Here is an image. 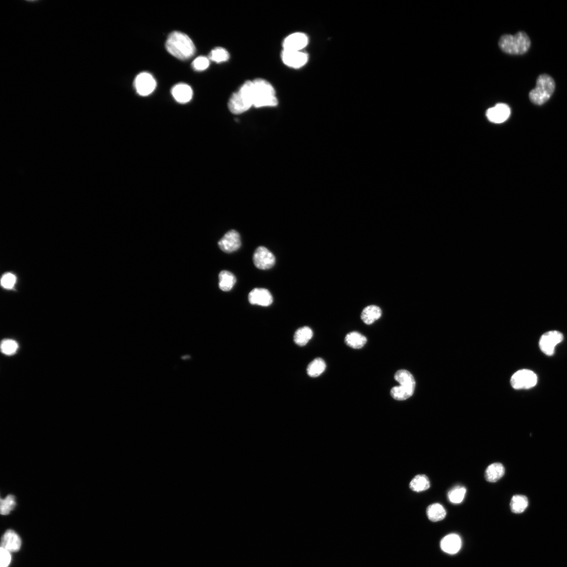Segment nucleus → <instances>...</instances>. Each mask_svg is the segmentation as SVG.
<instances>
[{"label": "nucleus", "instance_id": "72a5a7b5", "mask_svg": "<svg viewBox=\"0 0 567 567\" xmlns=\"http://www.w3.org/2000/svg\"><path fill=\"white\" fill-rule=\"evenodd\" d=\"M17 281L16 276L11 273L5 274L1 280L2 286L6 289H12L14 287Z\"/></svg>", "mask_w": 567, "mask_h": 567}, {"label": "nucleus", "instance_id": "a211bd4d", "mask_svg": "<svg viewBox=\"0 0 567 567\" xmlns=\"http://www.w3.org/2000/svg\"><path fill=\"white\" fill-rule=\"evenodd\" d=\"M505 469L500 463H494L489 465L485 471L486 480L489 483H495L504 476Z\"/></svg>", "mask_w": 567, "mask_h": 567}, {"label": "nucleus", "instance_id": "bb28decb", "mask_svg": "<svg viewBox=\"0 0 567 567\" xmlns=\"http://www.w3.org/2000/svg\"><path fill=\"white\" fill-rule=\"evenodd\" d=\"M313 336L312 330L308 327H303L296 331L294 342L299 346H304L310 341Z\"/></svg>", "mask_w": 567, "mask_h": 567}, {"label": "nucleus", "instance_id": "9d476101", "mask_svg": "<svg viewBox=\"0 0 567 567\" xmlns=\"http://www.w3.org/2000/svg\"><path fill=\"white\" fill-rule=\"evenodd\" d=\"M255 266L260 269L272 268L275 263V257L267 248L260 247L257 248L253 255Z\"/></svg>", "mask_w": 567, "mask_h": 567}, {"label": "nucleus", "instance_id": "f8f14e48", "mask_svg": "<svg viewBox=\"0 0 567 567\" xmlns=\"http://www.w3.org/2000/svg\"><path fill=\"white\" fill-rule=\"evenodd\" d=\"M487 119L495 124H501L506 121L510 117L511 109L503 103H499L494 107L489 108L486 113Z\"/></svg>", "mask_w": 567, "mask_h": 567}, {"label": "nucleus", "instance_id": "6ab92c4d", "mask_svg": "<svg viewBox=\"0 0 567 567\" xmlns=\"http://www.w3.org/2000/svg\"><path fill=\"white\" fill-rule=\"evenodd\" d=\"M382 316L381 308L375 305H370L364 308L361 318L367 325H371L378 320Z\"/></svg>", "mask_w": 567, "mask_h": 567}, {"label": "nucleus", "instance_id": "20e7f679", "mask_svg": "<svg viewBox=\"0 0 567 567\" xmlns=\"http://www.w3.org/2000/svg\"><path fill=\"white\" fill-rule=\"evenodd\" d=\"M555 88V83L551 77L541 75L537 80L535 88L530 93V98L534 104L542 105L549 99Z\"/></svg>", "mask_w": 567, "mask_h": 567}, {"label": "nucleus", "instance_id": "a878e982", "mask_svg": "<svg viewBox=\"0 0 567 567\" xmlns=\"http://www.w3.org/2000/svg\"><path fill=\"white\" fill-rule=\"evenodd\" d=\"M326 368V365L324 360L317 358L308 365L307 369L308 375L312 378L317 377L324 372Z\"/></svg>", "mask_w": 567, "mask_h": 567}, {"label": "nucleus", "instance_id": "0eeeda50", "mask_svg": "<svg viewBox=\"0 0 567 567\" xmlns=\"http://www.w3.org/2000/svg\"><path fill=\"white\" fill-rule=\"evenodd\" d=\"M563 339V334L558 331H550L544 333L539 341V347L548 356L555 353L556 346Z\"/></svg>", "mask_w": 567, "mask_h": 567}, {"label": "nucleus", "instance_id": "473e14b6", "mask_svg": "<svg viewBox=\"0 0 567 567\" xmlns=\"http://www.w3.org/2000/svg\"><path fill=\"white\" fill-rule=\"evenodd\" d=\"M210 66V60L205 56L196 58L192 64L193 69L197 71H203L207 69Z\"/></svg>", "mask_w": 567, "mask_h": 567}, {"label": "nucleus", "instance_id": "cd10ccee", "mask_svg": "<svg viewBox=\"0 0 567 567\" xmlns=\"http://www.w3.org/2000/svg\"><path fill=\"white\" fill-rule=\"evenodd\" d=\"M415 389L399 385L394 386L391 390V395L396 401H404L413 395Z\"/></svg>", "mask_w": 567, "mask_h": 567}, {"label": "nucleus", "instance_id": "2f4dec72", "mask_svg": "<svg viewBox=\"0 0 567 567\" xmlns=\"http://www.w3.org/2000/svg\"><path fill=\"white\" fill-rule=\"evenodd\" d=\"M18 343L11 339H5L2 343L1 349L3 354L10 356L15 354L18 349Z\"/></svg>", "mask_w": 567, "mask_h": 567}, {"label": "nucleus", "instance_id": "f704fd0d", "mask_svg": "<svg viewBox=\"0 0 567 567\" xmlns=\"http://www.w3.org/2000/svg\"><path fill=\"white\" fill-rule=\"evenodd\" d=\"M0 558V567H8L12 559L11 552L1 547Z\"/></svg>", "mask_w": 567, "mask_h": 567}, {"label": "nucleus", "instance_id": "39448f33", "mask_svg": "<svg viewBox=\"0 0 567 567\" xmlns=\"http://www.w3.org/2000/svg\"><path fill=\"white\" fill-rule=\"evenodd\" d=\"M252 106L253 101L250 95L241 88L231 96L228 102L229 110L234 114H242Z\"/></svg>", "mask_w": 567, "mask_h": 567}, {"label": "nucleus", "instance_id": "412c9836", "mask_svg": "<svg viewBox=\"0 0 567 567\" xmlns=\"http://www.w3.org/2000/svg\"><path fill=\"white\" fill-rule=\"evenodd\" d=\"M410 488L415 492H422L428 490L430 487V482L425 475H418L411 480L409 484Z\"/></svg>", "mask_w": 567, "mask_h": 567}, {"label": "nucleus", "instance_id": "1a4fd4ad", "mask_svg": "<svg viewBox=\"0 0 567 567\" xmlns=\"http://www.w3.org/2000/svg\"><path fill=\"white\" fill-rule=\"evenodd\" d=\"M281 59L287 66L293 69H300L307 63L308 56L302 51L283 49Z\"/></svg>", "mask_w": 567, "mask_h": 567}, {"label": "nucleus", "instance_id": "423d86ee", "mask_svg": "<svg viewBox=\"0 0 567 567\" xmlns=\"http://www.w3.org/2000/svg\"><path fill=\"white\" fill-rule=\"evenodd\" d=\"M537 383V376L530 370L523 369L515 373L511 379L512 387L517 390L529 389Z\"/></svg>", "mask_w": 567, "mask_h": 567}, {"label": "nucleus", "instance_id": "393cba45", "mask_svg": "<svg viewBox=\"0 0 567 567\" xmlns=\"http://www.w3.org/2000/svg\"><path fill=\"white\" fill-rule=\"evenodd\" d=\"M528 498L526 496L522 495H514L510 502V507L512 512L515 514L523 513L528 506Z\"/></svg>", "mask_w": 567, "mask_h": 567}, {"label": "nucleus", "instance_id": "7c9ffc66", "mask_svg": "<svg viewBox=\"0 0 567 567\" xmlns=\"http://www.w3.org/2000/svg\"><path fill=\"white\" fill-rule=\"evenodd\" d=\"M0 510L3 515H7L14 509L16 506V502L14 496L9 495L5 499H1Z\"/></svg>", "mask_w": 567, "mask_h": 567}, {"label": "nucleus", "instance_id": "b1692460", "mask_svg": "<svg viewBox=\"0 0 567 567\" xmlns=\"http://www.w3.org/2000/svg\"><path fill=\"white\" fill-rule=\"evenodd\" d=\"M219 288L224 292L232 290L236 283L235 276L228 270H223L219 274Z\"/></svg>", "mask_w": 567, "mask_h": 567}, {"label": "nucleus", "instance_id": "dca6fc26", "mask_svg": "<svg viewBox=\"0 0 567 567\" xmlns=\"http://www.w3.org/2000/svg\"><path fill=\"white\" fill-rule=\"evenodd\" d=\"M440 546L444 552L454 555L461 549L462 540L459 535L455 534H449L442 539Z\"/></svg>", "mask_w": 567, "mask_h": 567}, {"label": "nucleus", "instance_id": "f03ea898", "mask_svg": "<svg viewBox=\"0 0 567 567\" xmlns=\"http://www.w3.org/2000/svg\"><path fill=\"white\" fill-rule=\"evenodd\" d=\"M253 83V106L256 108L275 107L278 105L275 89L266 80L257 79Z\"/></svg>", "mask_w": 567, "mask_h": 567}, {"label": "nucleus", "instance_id": "f3484780", "mask_svg": "<svg viewBox=\"0 0 567 567\" xmlns=\"http://www.w3.org/2000/svg\"><path fill=\"white\" fill-rule=\"evenodd\" d=\"M172 94L175 99L180 104H186L191 100L193 91L189 85L181 83L173 87Z\"/></svg>", "mask_w": 567, "mask_h": 567}, {"label": "nucleus", "instance_id": "c85d7f7f", "mask_svg": "<svg viewBox=\"0 0 567 567\" xmlns=\"http://www.w3.org/2000/svg\"><path fill=\"white\" fill-rule=\"evenodd\" d=\"M467 493V489L465 487L458 485L449 490L447 493V498L451 503L458 504L465 499Z\"/></svg>", "mask_w": 567, "mask_h": 567}, {"label": "nucleus", "instance_id": "7ed1b4c3", "mask_svg": "<svg viewBox=\"0 0 567 567\" xmlns=\"http://www.w3.org/2000/svg\"><path fill=\"white\" fill-rule=\"evenodd\" d=\"M498 44L500 48L507 54L522 55L530 49L531 42L526 33L520 32L514 35L502 36Z\"/></svg>", "mask_w": 567, "mask_h": 567}, {"label": "nucleus", "instance_id": "aec40b11", "mask_svg": "<svg viewBox=\"0 0 567 567\" xmlns=\"http://www.w3.org/2000/svg\"><path fill=\"white\" fill-rule=\"evenodd\" d=\"M347 346L354 349H360L366 344L367 338L362 334L356 331L351 332L346 335L345 339Z\"/></svg>", "mask_w": 567, "mask_h": 567}, {"label": "nucleus", "instance_id": "2eb2a0df", "mask_svg": "<svg viewBox=\"0 0 567 567\" xmlns=\"http://www.w3.org/2000/svg\"><path fill=\"white\" fill-rule=\"evenodd\" d=\"M2 548L10 552L19 551L22 546V540L19 535L13 530H8L2 538Z\"/></svg>", "mask_w": 567, "mask_h": 567}, {"label": "nucleus", "instance_id": "5701e85b", "mask_svg": "<svg viewBox=\"0 0 567 567\" xmlns=\"http://www.w3.org/2000/svg\"><path fill=\"white\" fill-rule=\"evenodd\" d=\"M394 379L399 383V385L415 389V379L408 371L406 370H398L395 373Z\"/></svg>", "mask_w": 567, "mask_h": 567}, {"label": "nucleus", "instance_id": "9b49d317", "mask_svg": "<svg viewBox=\"0 0 567 567\" xmlns=\"http://www.w3.org/2000/svg\"><path fill=\"white\" fill-rule=\"evenodd\" d=\"M218 247L225 253H232L239 250L241 246V238L236 230L228 232L218 243Z\"/></svg>", "mask_w": 567, "mask_h": 567}, {"label": "nucleus", "instance_id": "6e6552de", "mask_svg": "<svg viewBox=\"0 0 567 567\" xmlns=\"http://www.w3.org/2000/svg\"><path fill=\"white\" fill-rule=\"evenodd\" d=\"M134 85L139 95L147 96L154 91L157 83L151 74L147 72H143L136 77Z\"/></svg>", "mask_w": 567, "mask_h": 567}, {"label": "nucleus", "instance_id": "c756f323", "mask_svg": "<svg viewBox=\"0 0 567 567\" xmlns=\"http://www.w3.org/2000/svg\"><path fill=\"white\" fill-rule=\"evenodd\" d=\"M208 58L212 61L220 63L228 61L230 59V54L225 48L218 47L211 50Z\"/></svg>", "mask_w": 567, "mask_h": 567}, {"label": "nucleus", "instance_id": "4468645a", "mask_svg": "<svg viewBox=\"0 0 567 567\" xmlns=\"http://www.w3.org/2000/svg\"><path fill=\"white\" fill-rule=\"evenodd\" d=\"M249 301L252 305L268 306L272 304L273 297L267 290L256 288L250 293Z\"/></svg>", "mask_w": 567, "mask_h": 567}, {"label": "nucleus", "instance_id": "f257e3e1", "mask_svg": "<svg viewBox=\"0 0 567 567\" xmlns=\"http://www.w3.org/2000/svg\"><path fill=\"white\" fill-rule=\"evenodd\" d=\"M165 48L175 58L186 60L195 55L196 47L191 38L181 32L175 31L167 37Z\"/></svg>", "mask_w": 567, "mask_h": 567}, {"label": "nucleus", "instance_id": "ddd939ff", "mask_svg": "<svg viewBox=\"0 0 567 567\" xmlns=\"http://www.w3.org/2000/svg\"><path fill=\"white\" fill-rule=\"evenodd\" d=\"M308 43V38L304 33H293L285 38L282 43L284 50L301 51Z\"/></svg>", "mask_w": 567, "mask_h": 567}, {"label": "nucleus", "instance_id": "4be33fe9", "mask_svg": "<svg viewBox=\"0 0 567 567\" xmlns=\"http://www.w3.org/2000/svg\"><path fill=\"white\" fill-rule=\"evenodd\" d=\"M427 515L430 521L436 522L444 519L446 515V512L441 504L434 503L428 507Z\"/></svg>", "mask_w": 567, "mask_h": 567}]
</instances>
